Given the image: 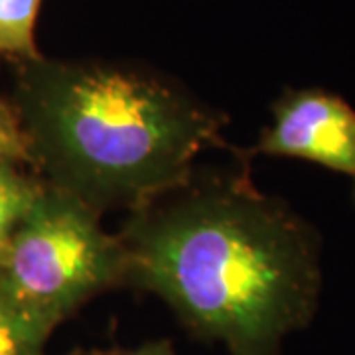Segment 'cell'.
<instances>
[{"label":"cell","mask_w":355,"mask_h":355,"mask_svg":"<svg viewBox=\"0 0 355 355\" xmlns=\"http://www.w3.org/2000/svg\"><path fill=\"white\" fill-rule=\"evenodd\" d=\"M239 170L193 172L130 214L119 233L127 286L153 292L202 340L229 355H277L304 328L322 291L320 235Z\"/></svg>","instance_id":"obj_1"},{"label":"cell","mask_w":355,"mask_h":355,"mask_svg":"<svg viewBox=\"0 0 355 355\" xmlns=\"http://www.w3.org/2000/svg\"><path fill=\"white\" fill-rule=\"evenodd\" d=\"M10 103L30 168L95 211L130 214L184 186L227 119L160 77L40 55L16 64Z\"/></svg>","instance_id":"obj_2"},{"label":"cell","mask_w":355,"mask_h":355,"mask_svg":"<svg viewBox=\"0 0 355 355\" xmlns=\"http://www.w3.org/2000/svg\"><path fill=\"white\" fill-rule=\"evenodd\" d=\"M127 249L73 193L44 190L0 257V294L53 328L103 292L127 286Z\"/></svg>","instance_id":"obj_3"},{"label":"cell","mask_w":355,"mask_h":355,"mask_svg":"<svg viewBox=\"0 0 355 355\" xmlns=\"http://www.w3.org/2000/svg\"><path fill=\"white\" fill-rule=\"evenodd\" d=\"M254 154L288 156L340 172L354 182L355 109L324 89L288 91L272 105V123L261 132Z\"/></svg>","instance_id":"obj_4"},{"label":"cell","mask_w":355,"mask_h":355,"mask_svg":"<svg viewBox=\"0 0 355 355\" xmlns=\"http://www.w3.org/2000/svg\"><path fill=\"white\" fill-rule=\"evenodd\" d=\"M44 190V180L24 164L0 158V254Z\"/></svg>","instance_id":"obj_5"},{"label":"cell","mask_w":355,"mask_h":355,"mask_svg":"<svg viewBox=\"0 0 355 355\" xmlns=\"http://www.w3.org/2000/svg\"><path fill=\"white\" fill-rule=\"evenodd\" d=\"M53 330L44 318L0 294V355H44Z\"/></svg>","instance_id":"obj_6"},{"label":"cell","mask_w":355,"mask_h":355,"mask_svg":"<svg viewBox=\"0 0 355 355\" xmlns=\"http://www.w3.org/2000/svg\"><path fill=\"white\" fill-rule=\"evenodd\" d=\"M42 0H0V53L16 64L36 60L34 30Z\"/></svg>","instance_id":"obj_7"},{"label":"cell","mask_w":355,"mask_h":355,"mask_svg":"<svg viewBox=\"0 0 355 355\" xmlns=\"http://www.w3.org/2000/svg\"><path fill=\"white\" fill-rule=\"evenodd\" d=\"M0 158L30 164L24 132L10 99L0 97Z\"/></svg>","instance_id":"obj_8"},{"label":"cell","mask_w":355,"mask_h":355,"mask_svg":"<svg viewBox=\"0 0 355 355\" xmlns=\"http://www.w3.org/2000/svg\"><path fill=\"white\" fill-rule=\"evenodd\" d=\"M105 355H176L172 349V343L168 340H156V342H146L139 347H114L113 352H105Z\"/></svg>","instance_id":"obj_9"},{"label":"cell","mask_w":355,"mask_h":355,"mask_svg":"<svg viewBox=\"0 0 355 355\" xmlns=\"http://www.w3.org/2000/svg\"><path fill=\"white\" fill-rule=\"evenodd\" d=\"M65 355H105V352H99V349H73V352Z\"/></svg>","instance_id":"obj_10"},{"label":"cell","mask_w":355,"mask_h":355,"mask_svg":"<svg viewBox=\"0 0 355 355\" xmlns=\"http://www.w3.org/2000/svg\"><path fill=\"white\" fill-rule=\"evenodd\" d=\"M0 257H2V254H0Z\"/></svg>","instance_id":"obj_11"}]
</instances>
